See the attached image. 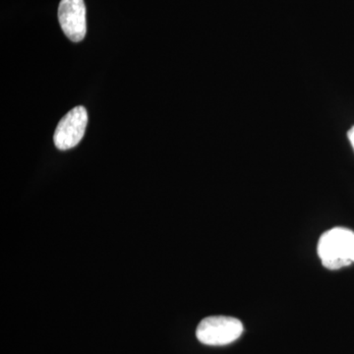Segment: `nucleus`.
Segmentation results:
<instances>
[{
    "label": "nucleus",
    "instance_id": "nucleus-3",
    "mask_svg": "<svg viewBox=\"0 0 354 354\" xmlns=\"http://www.w3.org/2000/svg\"><path fill=\"white\" fill-rule=\"evenodd\" d=\"M88 124V113L84 106H76L59 121L53 141L57 149L69 150L80 143Z\"/></svg>",
    "mask_w": 354,
    "mask_h": 354
},
{
    "label": "nucleus",
    "instance_id": "nucleus-1",
    "mask_svg": "<svg viewBox=\"0 0 354 354\" xmlns=\"http://www.w3.org/2000/svg\"><path fill=\"white\" fill-rule=\"evenodd\" d=\"M318 255L324 267L339 270L354 263V232L335 227L325 232L318 243Z\"/></svg>",
    "mask_w": 354,
    "mask_h": 354
},
{
    "label": "nucleus",
    "instance_id": "nucleus-4",
    "mask_svg": "<svg viewBox=\"0 0 354 354\" xmlns=\"http://www.w3.org/2000/svg\"><path fill=\"white\" fill-rule=\"evenodd\" d=\"M58 20L70 41L74 43L82 41L87 32L84 0H62L58 6Z\"/></svg>",
    "mask_w": 354,
    "mask_h": 354
},
{
    "label": "nucleus",
    "instance_id": "nucleus-2",
    "mask_svg": "<svg viewBox=\"0 0 354 354\" xmlns=\"http://www.w3.org/2000/svg\"><path fill=\"white\" fill-rule=\"evenodd\" d=\"M243 333L239 319L227 316L207 317L198 325V341L206 346H227L236 341Z\"/></svg>",
    "mask_w": 354,
    "mask_h": 354
},
{
    "label": "nucleus",
    "instance_id": "nucleus-5",
    "mask_svg": "<svg viewBox=\"0 0 354 354\" xmlns=\"http://www.w3.org/2000/svg\"><path fill=\"white\" fill-rule=\"evenodd\" d=\"M348 136L349 141H351V145H353L354 149V127L349 130L348 133Z\"/></svg>",
    "mask_w": 354,
    "mask_h": 354
}]
</instances>
